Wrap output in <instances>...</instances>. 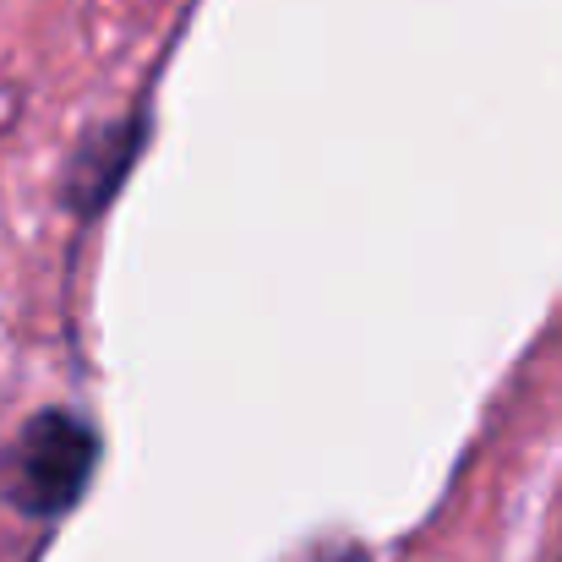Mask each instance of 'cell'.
Wrapping results in <instances>:
<instances>
[{"label": "cell", "instance_id": "obj_1", "mask_svg": "<svg viewBox=\"0 0 562 562\" xmlns=\"http://www.w3.org/2000/svg\"><path fill=\"white\" fill-rule=\"evenodd\" d=\"M88 470H93V431L71 415H38L11 453V497L27 514H60L88 486Z\"/></svg>", "mask_w": 562, "mask_h": 562}, {"label": "cell", "instance_id": "obj_2", "mask_svg": "<svg viewBox=\"0 0 562 562\" xmlns=\"http://www.w3.org/2000/svg\"><path fill=\"white\" fill-rule=\"evenodd\" d=\"M323 562H367V558H356V552H339V558H323Z\"/></svg>", "mask_w": 562, "mask_h": 562}]
</instances>
